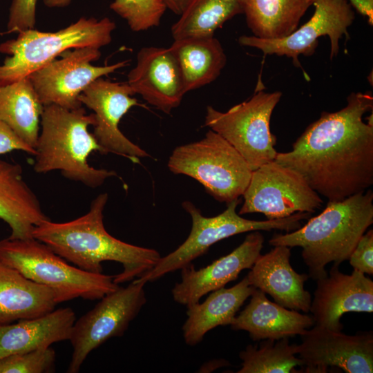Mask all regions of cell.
Here are the masks:
<instances>
[{
  "label": "cell",
  "mask_w": 373,
  "mask_h": 373,
  "mask_svg": "<svg viewBox=\"0 0 373 373\" xmlns=\"http://www.w3.org/2000/svg\"><path fill=\"white\" fill-rule=\"evenodd\" d=\"M44 107L28 77L0 86V121L34 149Z\"/></svg>",
  "instance_id": "26"
},
{
  "label": "cell",
  "mask_w": 373,
  "mask_h": 373,
  "mask_svg": "<svg viewBox=\"0 0 373 373\" xmlns=\"http://www.w3.org/2000/svg\"><path fill=\"white\" fill-rule=\"evenodd\" d=\"M168 167L175 174L196 180L216 200L226 204L243 195L253 171L239 152L211 129L202 140L177 146Z\"/></svg>",
  "instance_id": "8"
},
{
  "label": "cell",
  "mask_w": 373,
  "mask_h": 373,
  "mask_svg": "<svg viewBox=\"0 0 373 373\" xmlns=\"http://www.w3.org/2000/svg\"><path fill=\"white\" fill-rule=\"evenodd\" d=\"M57 304L51 289L0 261V325L43 316Z\"/></svg>",
  "instance_id": "23"
},
{
  "label": "cell",
  "mask_w": 373,
  "mask_h": 373,
  "mask_svg": "<svg viewBox=\"0 0 373 373\" xmlns=\"http://www.w3.org/2000/svg\"><path fill=\"white\" fill-rule=\"evenodd\" d=\"M242 14L239 0H191L172 26L174 40L213 36L226 21Z\"/></svg>",
  "instance_id": "28"
},
{
  "label": "cell",
  "mask_w": 373,
  "mask_h": 373,
  "mask_svg": "<svg viewBox=\"0 0 373 373\" xmlns=\"http://www.w3.org/2000/svg\"><path fill=\"white\" fill-rule=\"evenodd\" d=\"M372 223L373 192L366 190L341 201H328L323 211L304 226L285 234L275 233L269 244L301 247L308 276L317 280L327 276L328 263L339 266L348 260Z\"/></svg>",
  "instance_id": "3"
},
{
  "label": "cell",
  "mask_w": 373,
  "mask_h": 373,
  "mask_svg": "<svg viewBox=\"0 0 373 373\" xmlns=\"http://www.w3.org/2000/svg\"><path fill=\"white\" fill-rule=\"evenodd\" d=\"M350 264L354 270L373 274V230L365 231L350 254Z\"/></svg>",
  "instance_id": "33"
},
{
  "label": "cell",
  "mask_w": 373,
  "mask_h": 373,
  "mask_svg": "<svg viewBox=\"0 0 373 373\" xmlns=\"http://www.w3.org/2000/svg\"><path fill=\"white\" fill-rule=\"evenodd\" d=\"M352 8L367 18L368 23L373 25V0H347Z\"/></svg>",
  "instance_id": "35"
},
{
  "label": "cell",
  "mask_w": 373,
  "mask_h": 373,
  "mask_svg": "<svg viewBox=\"0 0 373 373\" xmlns=\"http://www.w3.org/2000/svg\"><path fill=\"white\" fill-rule=\"evenodd\" d=\"M38 0H12L9 10L7 33L33 29Z\"/></svg>",
  "instance_id": "32"
},
{
  "label": "cell",
  "mask_w": 373,
  "mask_h": 373,
  "mask_svg": "<svg viewBox=\"0 0 373 373\" xmlns=\"http://www.w3.org/2000/svg\"><path fill=\"white\" fill-rule=\"evenodd\" d=\"M240 200L227 204V209L214 217L203 216L191 202L182 206L191 218V229L188 238L175 250L161 257L157 263L138 279L145 283L155 281L166 274L181 269L195 258L204 254L211 245L236 234L254 231L273 229L290 232L301 227V220L308 219L311 213H296L289 217L266 220L244 218L236 212Z\"/></svg>",
  "instance_id": "7"
},
{
  "label": "cell",
  "mask_w": 373,
  "mask_h": 373,
  "mask_svg": "<svg viewBox=\"0 0 373 373\" xmlns=\"http://www.w3.org/2000/svg\"><path fill=\"white\" fill-rule=\"evenodd\" d=\"M95 123L94 114H87L82 106L69 110L54 104L44 106L34 171L37 173L59 171L64 178L90 188L99 187L106 179L116 176L114 171L96 169L88 162L94 151L106 154L88 131Z\"/></svg>",
  "instance_id": "4"
},
{
  "label": "cell",
  "mask_w": 373,
  "mask_h": 373,
  "mask_svg": "<svg viewBox=\"0 0 373 373\" xmlns=\"http://www.w3.org/2000/svg\"><path fill=\"white\" fill-rule=\"evenodd\" d=\"M315 10L304 25L287 37L262 39L254 35H242L238 42L244 46L260 50L264 55H276L291 58L294 65L300 66L298 56H309L318 46V38L328 36L330 40V58L339 51V40L355 19L353 8L347 0H312Z\"/></svg>",
  "instance_id": "12"
},
{
  "label": "cell",
  "mask_w": 373,
  "mask_h": 373,
  "mask_svg": "<svg viewBox=\"0 0 373 373\" xmlns=\"http://www.w3.org/2000/svg\"><path fill=\"white\" fill-rule=\"evenodd\" d=\"M75 321L74 311L64 307L38 317L0 325V358L69 340Z\"/></svg>",
  "instance_id": "22"
},
{
  "label": "cell",
  "mask_w": 373,
  "mask_h": 373,
  "mask_svg": "<svg viewBox=\"0 0 373 373\" xmlns=\"http://www.w3.org/2000/svg\"><path fill=\"white\" fill-rule=\"evenodd\" d=\"M265 339L260 347L248 345L240 352L242 361L238 373H290L298 372L296 366H303L300 358L296 356L297 344L289 345L288 338Z\"/></svg>",
  "instance_id": "29"
},
{
  "label": "cell",
  "mask_w": 373,
  "mask_h": 373,
  "mask_svg": "<svg viewBox=\"0 0 373 373\" xmlns=\"http://www.w3.org/2000/svg\"><path fill=\"white\" fill-rule=\"evenodd\" d=\"M166 8L174 14L180 15L188 6L191 0H161Z\"/></svg>",
  "instance_id": "36"
},
{
  "label": "cell",
  "mask_w": 373,
  "mask_h": 373,
  "mask_svg": "<svg viewBox=\"0 0 373 373\" xmlns=\"http://www.w3.org/2000/svg\"><path fill=\"white\" fill-rule=\"evenodd\" d=\"M170 48L178 60L186 93L216 80L226 65V55L214 36L174 40Z\"/></svg>",
  "instance_id": "25"
},
{
  "label": "cell",
  "mask_w": 373,
  "mask_h": 373,
  "mask_svg": "<svg viewBox=\"0 0 373 373\" xmlns=\"http://www.w3.org/2000/svg\"><path fill=\"white\" fill-rule=\"evenodd\" d=\"M72 0H44V5L50 8H64L68 6Z\"/></svg>",
  "instance_id": "37"
},
{
  "label": "cell",
  "mask_w": 373,
  "mask_h": 373,
  "mask_svg": "<svg viewBox=\"0 0 373 373\" xmlns=\"http://www.w3.org/2000/svg\"><path fill=\"white\" fill-rule=\"evenodd\" d=\"M22 151L35 155V149L20 139L6 124L0 121V155Z\"/></svg>",
  "instance_id": "34"
},
{
  "label": "cell",
  "mask_w": 373,
  "mask_h": 373,
  "mask_svg": "<svg viewBox=\"0 0 373 373\" xmlns=\"http://www.w3.org/2000/svg\"><path fill=\"white\" fill-rule=\"evenodd\" d=\"M0 261L51 289L57 304L77 298L101 299L119 287L113 276L72 266L34 238L0 240Z\"/></svg>",
  "instance_id": "5"
},
{
  "label": "cell",
  "mask_w": 373,
  "mask_h": 373,
  "mask_svg": "<svg viewBox=\"0 0 373 373\" xmlns=\"http://www.w3.org/2000/svg\"><path fill=\"white\" fill-rule=\"evenodd\" d=\"M55 352L50 347L0 358V373H44L55 370Z\"/></svg>",
  "instance_id": "31"
},
{
  "label": "cell",
  "mask_w": 373,
  "mask_h": 373,
  "mask_svg": "<svg viewBox=\"0 0 373 373\" xmlns=\"http://www.w3.org/2000/svg\"><path fill=\"white\" fill-rule=\"evenodd\" d=\"M373 109L370 90L352 92L346 106L323 112L274 160L301 175L328 201H341L373 184V126L363 116Z\"/></svg>",
  "instance_id": "1"
},
{
  "label": "cell",
  "mask_w": 373,
  "mask_h": 373,
  "mask_svg": "<svg viewBox=\"0 0 373 373\" xmlns=\"http://www.w3.org/2000/svg\"><path fill=\"white\" fill-rule=\"evenodd\" d=\"M0 219L11 229L10 239L33 238L35 228L50 220L23 178L20 164L0 159Z\"/></svg>",
  "instance_id": "21"
},
{
  "label": "cell",
  "mask_w": 373,
  "mask_h": 373,
  "mask_svg": "<svg viewBox=\"0 0 373 373\" xmlns=\"http://www.w3.org/2000/svg\"><path fill=\"white\" fill-rule=\"evenodd\" d=\"M255 289L245 277L230 288L222 287L211 291L203 303L186 306L187 318L182 327L185 343L195 345L211 329L220 325H230Z\"/></svg>",
  "instance_id": "24"
},
{
  "label": "cell",
  "mask_w": 373,
  "mask_h": 373,
  "mask_svg": "<svg viewBox=\"0 0 373 373\" xmlns=\"http://www.w3.org/2000/svg\"><path fill=\"white\" fill-rule=\"evenodd\" d=\"M264 237L254 231L229 254L211 264L196 270L191 264L181 269V281L172 289L173 300L188 306L200 301L208 293L217 290L235 280L240 273L251 269L260 254Z\"/></svg>",
  "instance_id": "18"
},
{
  "label": "cell",
  "mask_w": 373,
  "mask_h": 373,
  "mask_svg": "<svg viewBox=\"0 0 373 373\" xmlns=\"http://www.w3.org/2000/svg\"><path fill=\"white\" fill-rule=\"evenodd\" d=\"M110 8L135 32L158 26L166 9L161 0H113Z\"/></svg>",
  "instance_id": "30"
},
{
  "label": "cell",
  "mask_w": 373,
  "mask_h": 373,
  "mask_svg": "<svg viewBox=\"0 0 373 373\" xmlns=\"http://www.w3.org/2000/svg\"><path fill=\"white\" fill-rule=\"evenodd\" d=\"M31 73L28 77L44 106L54 104L73 110L82 107L81 93L95 80L124 67L127 61L96 66L91 62L101 56L99 48L83 47L67 50Z\"/></svg>",
  "instance_id": "13"
},
{
  "label": "cell",
  "mask_w": 373,
  "mask_h": 373,
  "mask_svg": "<svg viewBox=\"0 0 373 373\" xmlns=\"http://www.w3.org/2000/svg\"><path fill=\"white\" fill-rule=\"evenodd\" d=\"M108 199L107 193L99 194L91 202L88 211L75 220H46L35 228L32 236L86 271L102 273L104 261L121 263L123 271L113 276V281L118 285L151 269L161 256L153 249L128 244L107 232L103 213Z\"/></svg>",
  "instance_id": "2"
},
{
  "label": "cell",
  "mask_w": 373,
  "mask_h": 373,
  "mask_svg": "<svg viewBox=\"0 0 373 373\" xmlns=\"http://www.w3.org/2000/svg\"><path fill=\"white\" fill-rule=\"evenodd\" d=\"M250 296L249 304L236 316L230 326L235 330L247 331L254 341L300 336L314 325L312 316L270 301L258 289Z\"/></svg>",
  "instance_id": "20"
},
{
  "label": "cell",
  "mask_w": 373,
  "mask_h": 373,
  "mask_svg": "<svg viewBox=\"0 0 373 373\" xmlns=\"http://www.w3.org/2000/svg\"><path fill=\"white\" fill-rule=\"evenodd\" d=\"M239 215L260 213L267 220L296 213H314L323 202L320 195L296 171L274 160L252 171Z\"/></svg>",
  "instance_id": "11"
},
{
  "label": "cell",
  "mask_w": 373,
  "mask_h": 373,
  "mask_svg": "<svg viewBox=\"0 0 373 373\" xmlns=\"http://www.w3.org/2000/svg\"><path fill=\"white\" fill-rule=\"evenodd\" d=\"M290 256L289 247L274 246L267 254L259 255L246 278L252 287L270 295L277 304L308 312L312 298L304 285L309 276L292 268Z\"/></svg>",
  "instance_id": "19"
},
{
  "label": "cell",
  "mask_w": 373,
  "mask_h": 373,
  "mask_svg": "<svg viewBox=\"0 0 373 373\" xmlns=\"http://www.w3.org/2000/svg\"><path fill=\"white\" fill-rule=\"evenodd\" d=\"M145 283L138 278L106 294L75 321L69 341L73 354L67 372L77 373L88 355L107 340L123 336L146 302Z\"/></svg>",
  "instance_id": "10"
},
{
  "label": "cell",
  "mask_w": 373,
  "mask_h": 373,
  "mask_svg": "<svg viewBox=\"0 0 373 373\" xmlns=\"http://www.w3.org/2000/svg\"><path fill=\"white\" fill-rule=\"evenodd\" d=\"M115 23L108 17H81L56 32L28 29L16 39L0 44V52L8 54L0 65V86L28 77L71 48H100L112 40Z\"/></svg>",
  "instance_id": "6"
},
{
  "label": "cell",
  "mask_w": 373,
  "mask_h": 373,
  "mask_svg": "<svg viewBox=\"0 0 373 373\" xmlns=\"http://www.w3.org/2000/svg\"><path fill=\"white\" fill-rule=\"evenodd\" d=\"M282 97L280 91L268 93L257 87L254 95L226 112L207 108L204 126L230 143L252 171L275 160L277 138L271 132L274 109Z\"/></svg>",
  "instance_id": "9"
},
{
  "label": "cell",
  "mask_w": 373,
  "mask_h": 373,
  "mask_svg": "<svg viewBox=\"0 0 373 373\" xmlns=\"http://www.w3.org/2000/svg\"><path fill=\"white\" fill-rule=\"evenodd\" d=\"M135 93L127 82H113L102 77L92 82L79 95V100L93 111V135L106 153L117 154L139 162L147 152L128 140L120 131L122 117L140 105L132 97Z\"/></svg>",
  "instance_id": "15"
},
{
  "label": "cell",
  "mask_w": 373,
  "mask_h": 373,
  "mask_svg": "<svg viewBox=\"0 0 373 373\" xmlns=\"http://www.w3.org/2000/svg\"><path fill=\"white\" fill-rule=\"evenodd\" d=\"M127 83L135 94L166 114L180 105L186 93L178 60L170 47L141 48Z\"/></svg>",
  "instance_id": "17"
},
{
  "label": "cell",
  "mask_w": 373,
  "mask_h": 373,
  "mask_svg": "<svg viewBox=\"0 0 373 373\" xmlns=\"http://www.w3.org/2000/svg\"><path fill=\"white\" fill-rule=\"evenodd\" d=\"M338 267L316 280L309 308L315 325L333 331L343 329L340 320L346 312H373V281L356 270L345 274Z\"/></svg>",
  "instance_id": "16"
},
{
  "label": "cell",
  "mask_w": 373,
  "mask_h": 373,
  "mask_svg": "<svg viewBox=\"0 0 373 373\" xmlns=\"http://www.w3.org/2000/svg\"><path fill=\"white\" fill-rule=\"evenodd\" d=\"M297 345L305 372H326L336 367L347 373L373 372V335L372 332L347 335L314 325L300 335Z\"/></svg>",
  "instance_id": "14"
},
{
  "label": "cell",
  "mask_w": 373,
  "mask_h": 373,
  "mask_svg": "<svg viewBox=\"0 0 373 373\" xmlns=\"http://www.w3.org/2000/svg\"><path fill=\"white\" fill-rule=\"evenodd\" d=\"M254 36L278 39L295 31L312 0H239Z\"/></svg>",
  "instance_id": "27"
}]
</instances>
